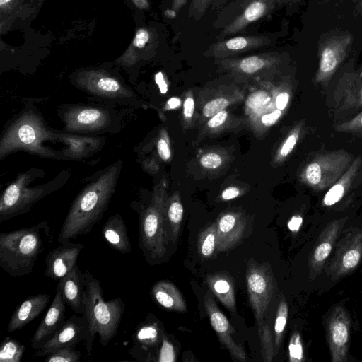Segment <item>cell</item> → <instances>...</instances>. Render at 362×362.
Wrapping results in <instances>:
<instances>
[{
  "label": "cell",
  "instance_id": "cell-52",
  "mask_svg": "<svg viewBox=\"0 0 362 362\" xmlns=\"http://www.w3.org/2000/svg\"><path fill=\"white\" fill-rule=\"evenodd\" d=\"M240 194V190L234 187L226 188L221 193V197L224 200H230L236 198Z\"/></svg>",
  "mask_w": 362,
  "mask_h": 362
},
{
  "label": "cell",
  "instance_id": "cell-36",
  "mask_svg": "<svg viewBox=\"0 0 362 362\" xmlns=\"http://www.w3.org/2000/svg\"><path fill=\"white\" fill-rule=\"evenodd\" d=\"M288 305L284 298H282L279 303L274 325L275 345L279 349L288 318Z\"/></svg>",
  "mask_w": 362,
  "mask_h": 362
},
{
  "label": "cell",
  "instance_id": "cell-26",
  "mask_svg": "<svg viewBox=\"0 0 362 362\" xmlns=\"http://www.w3.org/2000/svg\"><path fill=\"white\" fill-rule=\"evenodd\" d=\"M154 300L162 307L173 311L185 312L187 306L177 288L171 282L160 281L151 288Z\"/></svg>",
  "mask_w": 362,
  "mask_h": 362
},
{
  "label": "cell",
  "instance_id": "cell-46",
  "mask_svg": "<svg viewBox=\"0 0 362 362\" xmlns=\"http://www.w3.org/2000/svg\"><path fill=\"white\" fill-rule=\"evenodd\" d=\"M227 117L228 112L223 110L211 117L207 124L210 128H216L224 123Z\"/></svg>",
  "mask_w": 362,
  "mask_h": 362
},
{
  "label": "cell",
  "instance_id": "cell-8",
  "mask_svg": "<svg viewBox=\"0 0 362 362\" xmlns=\"http://www.w3.org/2000/svg\"><path fill=\"white\" fill-rule=\"evenodd\" d=\"M60 117L69 133H102L118 127L113 110L101 105H73L62 107Z\"/></svg>",
  "mask_w": 362,
  "mask_h": 362
},
{
  "label": "cell",
  "instance_id": "cell-27",
  "mask_svg": "<svg viewBox=\"0 0 362 362\" xmlns=\"http://www.w3.org/2000/svg\"><path fill=\"white\" fill-rule=\"evenodd\" d=\"M54 137H58L69 145L68 151L64 156L71 158H81L90 156L102 146L100 138L81 136L66 133H54Z\"/></svg>",
  "mask_w": 362,
  "mask_h": 362
},
{
  "label": "cell",
  "instance_id": "cell-43",
  "mask_svg": "<svg viewBox=\"0 0 362 362\" xmlns=\"http://www.w3.org/2000/svg\"><path fill=\"white\" fill-rule=\"evenodd\" d=\"M229 103L225 98H216L208 102L203 108V114L206 117H211L223 110Z\"/></svg>",
  "mask_w": 362,
  "mask_h": 362
},
{
  "label": "cell",
  "instance_id": "cell-9",
  "mask_svg": "<svg viewBox=\"0 0 362 362\" xmlns=\"http://www.w3.org/2000/svg\"><path fill=\"white\" fill-rule=\"evenodd\" d=\"M353 160V155L344 149L318 154L306 164L300 179L314 190H325L344 173Z\"/></svg>",
  "mask_w": 362,
  "mask_h": 362
},
{
  "label": "cell",
  "instance_id": "cell-40",
  "mask_svg": "<svg viewBox=\"0 0 362 362\" xmlns=\"http://www.w3.org/2000/svg\"><path fill=\"white\" fill-rule=\"evenodd\" d=\"M156 356V361L159 362H174L175 361L174 346L163 334L161 346Z\"/></svg>",
  "mask_w": 362,
  "mask_h": 362
},
{
  "label": "cell",
  "instance_id": "cell-56",
  "mask_svg": "<svg viewBox=\"0 0 362 362\" xmlns=\"http://www.w3.org/2000/svg\"><path fill=\"white\" fill-rule=\"evenodd\" d=\"M180 100L178 98H171L168 101V106L170 109H175L180 105Z\"/></svg>",
  "mask_w": 362,
  "mask_h": 362
},
{
  "label": "cell",
  "instance_id": "cell-50",
  "mask_svg": "<svg viewBox=\"0 0 362 362\" xmlns=\"http://www.w3.org/2000/svg\"><path fill=\"white\" fill-rule=\"evenodd\" d=\"M303 223V218L300 215H294L288 222V228L293 233L299 230Z\"/></svg>",
  "mask_w": 362,
  "mask_h": 362
},
{
  "label": "cell",
  "instance_id": "cell-32",
  "mask_svg": "<svg viewBox=\"0 0 362 362\" xmlns=\"http://www.w3.org/2000/svg\"><path fill=\"white\" fill-rule=\"evenodd\" d=\"M276 58L270 54H258L230 61L233 67L247 74H255L275 62Z\"/></svg>",
  "mask_w": 362,
  "mask_h": 362
},
{
  "label": "cell",
  "instance_id": "cell-22",
  "mask_svg": "<svg viewBox=\"0 0 362 362\" xmlns=\"http://www.w3.org/2000/svg\"><path fill=\"white\" fill-rule=\"evenodd\" d=\"M244 231L245 222L240 216L234 213L222 215L216 224L217 252L227 251L235 246L242 239Z\"/></svg>",
  "mask_w": 362,
  "mask_h": 362
},
{
  "label": "cell",
  "instance_id": "cell-24",
  "mask_svg": "<svg viewBox=\"0 0 362 362\" xmlns=\"http://www.w3.org/2000/svg\"><path fill=\"white\" fill-rule=\"evenodd\" d=\"M103 235L108 244L116 251L125 255L131 252L125 223L120 214L111 216L103 227Z\"/></svg>",
  "mask_w": 362,
  "mask_h": 362
},
{
  "label": "cell",
  "instance_id": "cell-2",
  "mask_svg": "<svg viewBox=\"0 0 362 362\" xmlns=\"http://www.w3.org/2000/svg\"><path fill=\"white\" fill-rule=\"evenodd\" d=\"M50 227L47 221L0 234V267L11 277L32 272Z\"/></svg>",
  "mask_w": 362,
  "mask_h": 362
},
{
  "label": "cell",
  "instance_id": "cell-55",
  "mask_svg": "<svg viewBox=\"0 0 362 362\" xmlns=\"http://www.w3.org/2000/svg\"><path fill=\"white\" fill-rule=\"evenodd\" d=\"M188 0H173L172 11L174 13H178L181 8L187 4Z\"/></svg>",
  "mask_w": 362,
  "mask_h": 362
},
{
  "label": "cell",
  "instance_id": "cell-15",
  "mask_svg": "<svg viewBox=\"0 0 362 362\" xmlns=\"http://www.w3.org/2000/svg\"><path fill=\"white\" fill-rule=\"evenodd\" d=\"M84 248L81 243L70 241L60 243L50 250L45 258V275L58 281L75 267L78 257Z\"/></svg>",
  "mask_w": 362,
  "mask_h": 362
},
{
  "label": "cell",
  "instance_id": "cell-34",
  "mask_svg": "<svg viewBox=\"0 0 362 362\" xmlns=\"http://www.w3.org/2000/svg\"><path fill=\"white\" fill-rule=\"evenodd\" d=\"M25 351V346L18 340L6 337L0 346L1 362H20Z\"/></svg>",
  "mask_w": 362,
  "mask_h": 362
},
{
  "label": "cell",
  "instance_id": "cell-11",
  "mask_svg": "<svg viewBox=\"0 0 362 362\" xmlns=\"http://www.w3.org/2000/svg\"><path fill=\"white\" fill-rule=\"evenodd\" d=\"M353 42L349 33L333 35L319 48V63L314 81L317 84L327 83L346 59Z\"/></svg>",
  "mask_w": 362,
  "mask_h": 362
},
{
  "label": "cell",
  "instance_id": "cell-42",
  "mask_svg": "<svg viewBox=\"0 0 362 362\" xmlns=\"http://www.w3.org/2000/svg\"><path fill=\"white\" fill-rule=\"evenodd\" d=\"M300 129V126L296 127L287 136L280 149L281 157H286L293 150L299 139Z\"/></svg>",
  "mask_w": 362,
  "mask_h": 362
},
{
  "label": "cell",
  "instance_id": "cell-53",
  "mask_svg": "<svg viewBox=\"0 0 362 362\" xmlns=\"http://www.w3.org/2000/svg\"><path fill=\"white\" fill-rule=\"evenodd\" d=\"M155 80L158 84L160 90L162 93H165L168 90V85L166 84L163 75L161 72H158L155 76Z\"/></svg>",
  "mask_w": 362,
  "mask_h": 362
},
{
  "label": "cell",
  "instance_id": "cell-31",
  "mask_svg": "<svg viewBox=\"0 0 362 362\" xmlns=\"http://www.w3.org/2000/svg\"><path fill=\"white\" fill-rule=\"evenodd\" d=\"M341 255L339 260L341 274H346L356 267L362 257V233L354 236L351 243Z\"/></svg>",
  "mask_w": 362,
  "mask_h": 362
},
{
  "label": "cell",
  "instance_id": "cell-1",
  "mask_svg": "<svg viewBox=\"0 0 362 362\" xmlns=\"http://www.w3.org/2000/svg\"><path fill=\"white\" fill-rule=\"evenodd\" d=\"M122 164L117 161L90 177L72 202L59 231V243L90 233L100 221L115 191Z\"/></svg>",
  "mask_w": 362,
  "mask_h": 362
},
{
  "label": "cell",
  "instance_id": "cell-35",
  "mask_svg": "<svg viewBox=\"0 0 362 362\" xmlns=\"http://www.w3.org/2000/svg\"><path fill=\"white\" fill-rule=\"evenodd\" d=\"M261 352L264 361L271 362L274 356V345L269 325L264 320L257 323Z\"/></svg>",
  "mask_w": 362,
  "mask_h": 362
},
{
  "label": "cell",
  "instance_id": "cell-58",
  "mask_svg": "<svg viewBox=\"0 0 362 362\" xmlns=\"http://www.w3.org/2000/svg\"><path fill=\"white\" fill-rule=\"evenodd\" d=\"M11 0H0V6H4V4L8 3L9 1H11Z\"/></svg>",
  "mask_w": 362,
  "mask_h": 362
},
{
  "label": "cell",
  "instance_id": "cell-3",
  "mask_svg": "<svg viewBox=\"0 0 362 362\" xmlns=\"http://www.w3.org/2000/svg\"><path fill=\"white\" fill-rule=\"evenodd\" d=\"M85 310L88 332L84 341L88 355L92 354L93 342L97 334L102 346L115 338L124 313L125 305L120 298L105 301L100 281L86 270Z\"/></svg>",
  "mask_w": 362,
  "mask_h": 362
},
{
  "label": "cell",
  "instance_id": "cell-25",
  "mask_svg": "<svg viewBox=\"0 0 362 362\" xmlns=\"http://www.w3.org/2000/svg\"><path fill=\"white\" fill-rule=\"evenodd\" d=\"M362 165V157L358 156L344 173L329 188L322 199V205L331 206L339 202L346 194Z\"/></svg>",
  "mask_w": 362,
  "mask_h": 362
},
{
  "label": "cell",
  "instance_id": "cell-59",
  "mask_svg": "<svg viewBox=\"0 0 362 362\" xmlns=\"http://www.w3.org/2000/svg\"><path fill=\"white\" fill-rule=\"evenodd\" d=\"M137 1H141V0H137Z\"/></svg>",
  "mask_w": 362,
  "mask_h": 362
},
{
  "label": "cell",
  "instance_id": "cell-4",
  "mask_svg": "<svg viewBox=\"0 0 362 362\" xmlns=\"http://www.w3.org/2000/svg\"><path fill=\"white\" fill-rule=\"evenodd\" d=\"M43 173L32 168L18 175L3 192L0 199V221L25 214L42 198L59 189L68 180L69 172L61 173L46 184L30 187V183Z\"/></svg>",
  "mask_w": 362,
  "mask_h": 362
},
{
  "label": "cell",
  "instance_id": "cell-47",
  "mask_svg": "<svg viewBox=\"0 0 362 362\" xmlns=\"http://www.w3.org/2000/svg\"><path fill=\"white\" fill-rule=\"evenodd\" d=\"M149 33L144 29H140L137 31L134 40V45L138 48H143L148 41Z\"/></svg>",
  "mask_w": 362,
  "mask_h": 362
},
{
  "label": "cell",
  "instance_id": "cell-6",
  "mask_svg": "<svg viewBox=\"0 0 362 362\" xmlns=\"http://www.w3.org/2000/svg\"><path fill=\"white\" fill-rule=\"evenodd\" d=\"M165 205L160 196L141 208L139 214V247L148 262H158L165 255L169 240L165 222Z\"/></svg>",
  "mask_w": 362,
  "mask_h": 362
},
{
  "label": "cell",
  "instance_id": "cell-48",
  "mask_svg": "<svg viewBox=\"0 0 362 362\" xmlns=\"http://www.w3.org/2000/svg\"><path fill=\"white\" fill-rule=\"evenodd\" d=\"M290 94L286 91L279 93L275 99V105L277 110L283 111L288 104Z\"/></svg>",
  "mask_w": 362,
  "mask_h": 362
},
{
  "label": "cell",
  "instance_id": "cell-45",
  "mask_svg": "<svg viewBox=\"0 0 362 362\" xmlns=\"http://www.w3.org/2000/svg\"><path fill=\"white\" fill-rule=\"evenodd\" d=\"M157 150L159 156L163 160H168L171 155L170 149L168 142L163 139L160 138L157 142Z\"/></svg>",
  "mask_w": 362,
  "mask_h": 362
},
{
  "label": "cell",
  "instance_id": "cell-7",
  "mask_svg": "<svg viewBox=\"0 0 362 362\" xmlns=\"http://www.w3.org/2000/svg\"><path fill=\"white\" fill-rule=\"evenodd\" d=\"M54 137L36 115L25 112L20 115L4 133L1 141V158L14 150H26L45 155L42 141Z\"/></svg>",
  "mask_w": 362,
  "mask_h": 362
},
{
  "label": "cell",
  "instance_id": "cell-21",
  "mask_svg": "<svg viewBox=\"0 0 362 362\" xmlns=\"http://www.w3.org/2000/svg\"><path fill=\"white\" fill-rule=\"evenodd\" d=\"M270 40L265 36L241 35L223 39L211 45L206 54L216 57H226L238 53L267 46Z\"/></svg>",
  "mask_w": 362,
  "mask_h": 362
},
{
  "label": "cell",
  "instance_id": "cell-5",
  "mask_svg": "<svg viewBox=\"0 0 362 362\" xmlns=\"http://www.w3.org/2000/svg\"><path fill=\"white\" fill-rule=\"evenodd\" d=\"M296 0H234L225 6L214 22L222 28L218 40L245 30L250 25L270 16L274 11Z\"/></svg>",
  "mask_w": 362,
  "mask_h": 362
},
{
  "label": "cell",
  "instance_id": "cell-13",
  "mask_svg": "<svg viewBox=\"0 0 362 362\" xmlns=\"http://www.w3.org/2000/svg\"><path fill=\"white\" fill-rule=\"evenodd\" d=\"M86 93L103 100L122 105H133L135 95L133 90L125 87L111 76L93 77L78 83Z\"/></svg>",
  "mask_w": 362,
  "mask_h": 362
},
{
  "label": "cell",
  "instance_id": "cell-33",
  "mask_svg": "<svg viewBox=\"0 0 362 362\" xmlns=\"http://www.w3.org/2000/svg\"><path fill=\"white\" fill-rule=\"evenodd\" d=\"M216 225L212 223L203 229L197 240L199 255L203 258L211 257L216 248Z\"/></svg>",
  "mask_w": 362,
  "mask_h": 362
},
{
  "label": "cell",
  "instance_id": "cell-54",
  "mask_svg": "<svg viewBox=\"0 0 362 362\" xmlns=\"http://www.w3.org/2000/svg\"><path fill=\"white\" fill-rule=\"evenodd\" d=\"M228 0H213L211 8L214 12H219L226 5Z\"/></svg>",
  "mask_w": 362,
  "mask_h": 362
},
{
  "label": "cell",
  "instance_id": "cell-38",
  "mask_svg": "<svg viewBox=\"0 0 362 362\" xmlns=\"http://www.w3.org/2000/svg\"><path fill=\"white\" fill-rule=\"evenodd\" d=\"M289 361L300 362L303 361L304 352L300 334L293 332L288 344Z\"/></svg>",
  "mask_w": 362,
  "mask_h": 362
},
{
  "label": "cell",
  "instance_id": "cell-37",
  "mask_svg": "<svg viewBox=\"0 0 362 362\" xmlns=\"http://www.w3.org/2000/svg\"><path fill=\"white\" fill-rule=\"evenodd\" d=\"M81 360V352L72 346H65L57 349L47 355L46 362H78Z\"/></svg>",
  "mask_w": 362,
  "mask_h": 362
},
{
  "label": "cell",
  "instance_id": "cell-12",
  "mask_svg": "<svg viewBox=\"0 0 362 362\" xmlns=\"http://www.w3.org/2000/svg\"><path fill=\"white\" fill-rule=\"evenodd\" d=\"M88 332V321L85 313L72 315L47 342L36 350L33 356H47L62 347H75L79 342L86 340Z\"/></svg>",
  "mask_w": 362,
  "mask_h": 362
},
{
  "label": "cell",
  "instance_id": "cell-28",
  "mask_svg": "<svg viewBox=\"0 0 362 362\" xmlns=\"http://www.w3.org/2000/svg\"><path fill=\"white\" fill-rule=\"evenodd\" d=\"M206 283L217 298L228 310L235 313V288L232 279L223 274H214L206 277Z\"/></svg>",
  "mask_w": 362,
  "mask_h": 362
},
{
  "label": "cell",
  "instance_id": "cell-49",
  "mask_svg": "<svg viewBox=\"0 0 362 362\" xmlns=\"http://www.w3.org/2000/svg\"><path fill=\"white\" fill-rule=\"evenodd\" d=\"M282 111L276 110L270 113L266 114L262 117V122L265 126L274 124L281 116Z\"/></svg>",
  "mask_w": 362,
  "mask_h": 362
},
{
  "label": "cell",
  "instance_id": "cell-51",
  "mask_svg": "<svg viewBox=\"0 0 362 362\" xmlns=\"http://www.w3.org/2000/svg\"><path fill=\"white\" fill-rule=\"evenodd\" d=\"M194 110V102L192 97L185 99L183 105V114L185 117L190 118L192 117Z\"/></svg>",
  "mask_w": 362,
  "mask_h": 362
},
{
  "label": "cell",
  "instance_id": "cell-39",
  "mask_svg": "<svg viewBox=\"0 0 362 362\" xmlns=\"http://www.w3.org/2000/svg\"><path fill=\"white\" fill-rule=\"evenodd\" d=\"M334 129L340 133H361L362 110L351 119L335 125Z\"/></svg>",
  "mask_w": 362,
  "mask_h": 362
},
{
  "label": "cell",
  "instance_id": "cell-18",
  "mask_svg": "<svg viewBox=\"0 0 362 362\" xmlns=\"http://www.w3.org/2000/svg\"><path fill=\"white\" fill-rule=\"evenodd\" d=\"M337 112L357 110L362 107V71H349L339 80L334 91Z\"/></svg>",
  "mask_w": 362,
  "mask_h": 362
},
{
  "label": "cell",
  "instance_id": "cell-29",
  "mask_svg": "<svg viewBox=\"0 0 362 362\" xmlns=\"http://www.w3.org/2000/svg\"><path fill=\"white\" fill-rule=\"evenodd\" d=\"M339 228V221H333L322 233V238H320L312 255L311 263L314 267H320L330 255Z\"/></svg>",
  "mask_w": 362,
  "mask_h": 362
},
{
  "label": "cell",
  "instance_id": "cell-41",
  "mask_svg": "<svg viewBox=\"0 0 362 362\" xmlns=\"http://www.w3.org/2000/svg\"><path fill=\"white\" fill-rule=\"evenodd\" d=\"M213 0H192L188 16L195 21L199 20L211 6Z\"/></svg>",
  "mask_w": 362,
  "mask_h": 362
},
{
  "label": "cell",
  "instance_id": "cell-17",
  "mask_svg": "<svg viewBox=\"0 0 362 362\" xmlns=\"http://www.w3.org/2000/svg\"><path fill=\"white\" fill-rule=\"evenodd\" d=\"M65 304L61 291L57 288L51 306L30 339L31 346L35 351L47 342L66 322Z\"/></svg>",
  "mask_w": 362,
  "mask_h": 362
},
{
  "label": "cell",
  "instance_id": "cell-57",
  "mask_svg": "<svg viewBox=\"0 0 362 362\" xmlns=\"http://www.w3.org/2000/svg\"><path fill=\"white\" fill-rule=\"evenodd\" d=\"M356 8L359 10V11H362V0H360L357 4V6Z\"/></svg>",
  "mask_w": 362,
  "mask_h": 362
},
{
  "label": "cell",
  "instance_id": "cell-10",
  "mask_svg": "<svg viewBox=\"0 0 362 362\" xmlns=\"http://www.w3.org/2000/svg\"><path fill=\"white\" fill-rule=\"evenodd\" d=\"M246 281L250 303L256 322L259 323L264 320L274 291L270 267L250 261L246 272Z\"/></svg>",
  "mask_w": 362,
  "mask_h": 362
},
{
  "label": "cell",
  "instance_id": "cell-44",
  "mask_svg": "<svg viewBox=\"0 0 362 362\" xmlns=\"http://www.w3.org/2000/svg\"><path fill=\"white\" fill-rule=\"evenodd\" d=\"M200 163L206 168L214 169L222 164V158L217 153H209L202 157Z\"/></svg>",
  "mask_w": 362,
  "mask_h": 362
},
{
  "label": "cell",
  "instance_id": "cell-23",
  "mask_svg": "<svg viewBox=\"0 0 362 362\" xmlns=\"http://www.w3.org/2000/svg\"><path fill=\"white\" fill-rule=\"evenodd\" d=\"M50 300L48 293H40L26 298L16 307L9 320L7 331L21 329L35 319L47 307Z\"/></svg>",
  "mask_w": 362,
  "mask_h": 362
},
{
  "label": "cell",
  "instance_id": "cell-19",
  "mask_svg": "<svg viewBox=\"0 0 362 362\" xmlns=\"http://www.w3.org/2000/svg\"><path fill=\"white\" fill-rule=\"evenodd\" d=\"M163 334L156 321L146 320L140 323L132 334V346L129 354L136 361H153L151 349L158 345Z\"/></svg>",
  "mask_w": 362,
  "mask_h": 362
},
{
  "label": "cell",
  "instance_id": "cell-30",
  "mask_svg": "<svg viewBox=\"0 0 362 362\" xmlns=\"http://www.w3.org/2000/svg\"><path fill=\"white\" fill-rule=\"evenodd\" d=\"M183 216V206L177 199H173L165 209V222L169 242L175 243L178 238Z\"/></svg>",
  "mask_w": 362,
  "mask_h": 362
},
{
  "label": "cell",
  "instance_id": "cell-16",
  "mask_svg": "<svg viewBox=\"0 0 362 362\" xmlns=\"http://www.w3.org/2000/svg\"><path fill=\"white\" fill-rule=\"evenodd\" d=\"M204 306L209 316L211 325L216 332L221 343L227 348L233 358L245 361L246 354L242 346L237 344L232 337L234 329L226 317L217 307L210 291H208L204 297Z\"/></svg>",
  "mask_w": 362,
  "mask_h": 362
},
{
  "label": "cell",
  "instance_id": "cell-14",
  "mask_svg": "<svg viewBox=\"0 0 362 362\" xmlns=\"http://www.w3.org/2000/svg\"><path fill=\"white\" fill-rule=\"evenodd\" d=\"M350 325L347 312L341 307L335 308L327 322V339L332 362L347 360Z\"/></svg>",
  "mask_w": 362,
  "mask_h": 362
},
{
  "label": "cell",
  "instance_id": "cell-20",
  "mask_svg": "<svg viewBox=\"0 0 362 362\" xmlns=\"http://www.w3.org/2000/svg\"><path fill=\"white\" fill-rule=\"evenodd\" d=\"M62 298L76 313L81 315L85 310L86 278L77 265L58 281L57 286Z\"/></svg>",
  "mask_w": 362,
  "mask_h": 362
}]
</instances>
